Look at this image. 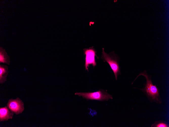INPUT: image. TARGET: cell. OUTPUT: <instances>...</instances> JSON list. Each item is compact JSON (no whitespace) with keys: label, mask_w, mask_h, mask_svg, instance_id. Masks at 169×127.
Returning <instances> with one entry per match:
<instances>
[{"label":"cell","mask_w":169,"mask_h":127,"mask_svg":"<svg viewBox=\"0 0 169 127\" xmlns=\"http://www.w3.org/2000/svg\"><path fill=\"white\" fill-rule=\"evenodd\" d=\"M144 77L146 82L144 84V86L139 88L145 95L149 101L151 103H154L158 104H161L162 99L160 96L159 89L155 84L154 85L152 81V76L148 74L145 70L141 72L137 76L132 84L140 76Z\"/></svg>","instance_id":"6da1fadb"},{"label":"cell","mask_w":169,"mask_h":127,"mask_svg":"<svg viewBox=\"0 0 169 127\" xmlns=\"http://www.w3.org/2000/svg\"><path fill=\"white\" fill-rule=\"evenodd\" d=\"M108 54L106 53L103 48L101 58L104 62H106L108 63L114 73L116 80H117L118 75L121 74L119 65V58L114 52Z\"/></svg>","instance_id":"7a4b0ae2"},{"label":"cell","mask_w":169,"mask_h":127,"mask_svg":"<svg viewBox=\"0 0 169 127\" xmlns=\"http://www.w3.org/2000/svg\"><path fill=\"white\" fill-rule=\"evenodd\" d=\"M75 94L82 96L83 98L89 100L102 101L107 100L113 99L112 95L103 90H99L94 92L76 93Z\"/></svg>","instance_id":"3957f363"},{"label":"cell","mask_w":169,"mask_h":127,"mask_svg":"<svg viewBox=\"0 0 169 127\" xmlns=\"http://www.w3.org/2000/svg\"><path fill=\"white\" fill-rule=\"evenodd\" d=\"M7 106L16 115L22 113L25 109L24 103L18 97L15 99H9L7 104Z\"/></svg>","instance_id":"277c9868"},{"label":"cell","mask_w":169,"mask_h":127,"mask_svg":"<svg viewBox=\"0 0 169 127\" xmlns=\"http://www.w3.org/2000/svg\"><path fill=\"white\" fill-rule=\"evenodd\" d=\"M84 54L86 55L85 66V69L88 71L89 65L92 64L94 67L96 65L95 59L96 56V51L93 47L83 50Z\"/></svg>","instance_id":"5b68a950"},{"label":"cell","mask_w":169,"mask_h":127,"mask_svg":"<svg viewBox=\"0 0 169 127\" xmlns=\"http://www.w3.org/2000/svg\"><path fill=\"white\" fill-rule=\"evenodd\" d=\"M14 113L7 106L0 108V122L8 120L13 118Z\"/></svg>","instance_id":"8992f818"},{"label":"cell","mask_w":169,"mask_h":127,"mask_svg":"<svg viewBox=\"0 0 169 127\" xmlns=\"http://www.w3.org/2000/svg\"><path fill=\"white\" fill-rule=\"evenodd\" d=\"M8 67L5 65H0V83L2 84L7 80L8 74Z\"/></svg>","instance_id":"52a82bcc"},{"label":"cell","mask_w":169,"mask_h":127,"mask_svg":"<svg viewBox=\"0 0 169 127\" xmlns=\"http://www.w3.org/2000/svg\"><path fill=\"white\" fill-rule=\"evenodd\" d=\"M0 63L6 64L9 65L10 59L5 50L1 48L0 51Z\"/></svg>","instance_id":"ba28073f"},{"label":"cell","mask_w":169,"mask_h":127,"mask_svg":"<svg viewBox=\"0 0 169 127\" xmlns=\"http://www.w3.org/2000/svg\"><path fill=\"white\" fill-rule=\"evenodd\" d=\"M151 127H169V125L167 122L163 120H159L155 121L151 126Z\"/></svg>","instance_id":"9c48e42d"}]
</instances>
